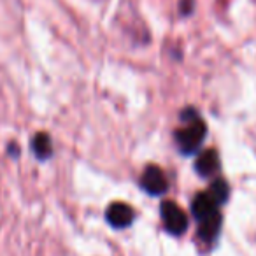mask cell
<instances>
[{"instance_id":"cell-1","label":"cell","mask_w":256,"mask_h":256,"mask_svg":"<svg viewBox=\"0 0 256 256\" xmlns=\"http://www.w3.org/2000/svg\"><path fill=\"white\" fill-rule=\"evenodd\" d=\"M181 120L184 121V126L176 132V144H178L179 151L186 156L198 153L200 146H202L204 139H206L207 126L202 121V118L196 114L195 109L188 107L181 112Z\"/></svg>"},{"instance_id":"cell-2","label":"cell","mask_w":256,"mask_h":256,"mask_svg":"<svg viewBox=\"0 0 256 256\" xmlns=\"http://www.w3.org/2000/svg\"><path fill=\"white\" fill-rule=\"evenodd\" d=\"M160 214H162V221H164L168 234L181 235L186 232V228H188V216H186V212L178 204L170 202V200L162 202Z\"/></svg>"},{"instance_id":"cell-3","label":"cell","mask_w":256,"mask_h":256,"mask_svg":"<svg viewBox=\"0 0 256 256\" xmlns=\"http://www.w3.org/2000/svg\"><path fill=\"white\" fill-rule=\"evenodd\" d=\"M140 188L153 196L165 195L168 190V181L165 178L164 170L156 165H150V167L144 168L142 176H140Z\"/></svg>"},{"instance_id":"cell-4","label":"cell","mask_w":256,"mask_h":256,"mask_svg":"<svg viewBox=\"0 0 256 256\" xmlns=\"http://www.w3.org/2000/svg\"><path fill=\"white\" fill-rule=\"evenodd\" d=\"M106 218H107V221H109L110 226L126 228L132 224L134 218H136V212H134V209L128 206V204L114 202V204H110L109 209H107Z\"/></svg>"},{"instance_id":"cell-5","label":"cell","mask_w":256,"mask_h":256,"mask_svg":"<svg viewBox=\"0 0 256 256\" xmlns=\"http://www.w3.org/2000/svg\"><path fill=\"white\" fill-rule=\"evenodd\" d=\"M195 170L202 178H214L220 170V156L214 150H206L196 156Z\"/></svg>"},{"instance_id":"cell-6","label":"cell","mask_w":256,"mask_h":256,"mask_svg":"<svg viewBox=\"0 0 256 256\" xmlns=\"http://www.w3.org/2000/svg\"><path fill=\"white\" fill-rule=\"evenodd\" d=\"M192 212H193V216L196 218V221H200V220H204V218L220 212V210H218V206L214 204V200L210 198L207 193H198L192 202Z\"/></svg>"},{"instance_id":"cell-7","label":"cell","mask_w":256,"mask_h":256,"mask_svg":"<svg viewBox=\"0 0 256 256\" xmlns=\"http://www.w3.org/2000/svg\"><path fill=\"white\" fill-rule=\"evenodd\" d=\"M221 228V214L216 212L198 221V237L204 242H212L218 237Z\"/></svg>"},{"instance_id":"cell-8","label":"cell","mask_w":256,"mask_h":256,"mask_svg":"<svg viewBox=\"0 0 256 256\" xmlns=\"http://www.w3.org/2000/svg\"><path fill=\"white\" fill-rule=\"evenodd\" d=\"M32 151L39 160H48L53 154V144H51V137L48 134L40 132L34 137L32 140Z\"/></svg>"},{"instance_id":"cell-9","label":"cell","mask_w":256,"mask_h":256,"mask_svg":"<svg viewBox=\"0 0 256 256\" xmlns=\"http://www.w3.org/2000/svg\"><path fill=\"white\" fill-rule=\"evenodd\" d=\"M206 193L214 200V204L220 207V206H223V204L228 200V196H230V188H228L224 179L218 178V179H214L212 184L209 186V190H207Z\"/></svg>"},{"instance_id":"cell-10","label":"cell","mask_w":256,"mask_h":256,"mask_svg":"<svg viewBox=\"0 0 256 256\" xmlns=\"http://www.w3.org/2000/svg\"><path fill=\"white\" fill-rule=\"evenodd\" d=\"M193 6H195V2H193V0H181V6H179V8H181L182 14L190 16L193 12Z\"/></svg>"},{"instance_id":"cell-11","label":"cell","mask_w":256,"mask_h":256,"mask_svg":"<svg viewBox=\"0 0 256 256\" xmlns=\"http://www.w3.org/2000/svg\"><path fill=\"white\" fill-rule=\"evenodd\" d=\"M9 154H14V158L20 154V150H18V146H16L14 142H12L11 146H9Z\"/></svg>"}]
</instances>
